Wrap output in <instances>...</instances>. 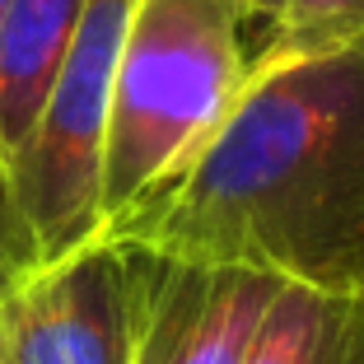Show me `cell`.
<instances>
[{
	"label": "cell",
	"instance_id": "cell-1",
	"mask_svg": "<svg viewBox=\"0 0 364 364\" xmlns=\"http://www.w3.org/2000/svg\"><path fill=\"white\" fill-rule=\"evenodd\" d=\"M98 234L280 285L364 294V38L247 61L225 122Z\"/></svg>",
	"mask_w": 364,
	"mask_h": 364
},
{
	"label": "cell",
	"instance_id": "cell-2",
	"mask_svg": "<svg viewBox=\"0 0 364 364\" xmlns=\"http://www.w3.org/2000/svg\"><path fill=\"white\" fill-rule=\"evenodd\" d=\"M243 0H136L103 136L98 210L117 215L210 136L247 80Z\"/></svg>",
	"mask_w": 364,
	"mask_h": 364
},
{
	"label": "cell",
	"instance_id": "cell-3",
	"mask_svg": "<svg viewBox=\"0 0 364 364\" xmlns=\"http://www.w3.org/2000/svg\"><path fill=\"white\" fill-rule=\"evenodd\" d=\"M136 0H85L70 52L56 70L28 145L10 178L19 234L33 267L75 252L98 234V182H103V136L112 103L122 33Z\"/></svg>",
	"mask_w": 364,
	"mask_h": 364
},
{
	"label": "cell",
	"instance_id": "cell-4",
	"mask_svg": "<svg viewBox=\"0 0 364 364\" xmlns=\"http://www.w3.org/2000/svg\"><path fill=\"white\" fill-rule=\"evenodd\" d=\"M136 247L94 234L0 289L5 364H131Z\"/></svg>",
	"mask_w": 364,
	"mask_h": 364
},
{
	"label": "cell",
	"instance_id": "cell-5",
	"mask_svg": "<svg viewBox=\"0 0 364 364\" xmlns=\"http://www.w3.org/2000/svg\"><path fill=\"white\" fill-rule=\"evenodd\" d=\"M276 294L280 280L262 271L178 262L136 247L131 364H243Z\"/></svg>",
	"mask_w": 364,
	"mask_h": 364
},
{
	"label": "cell",
	"instance_id": "cell-6",
	"mask_svg": "<svg viewBox=\"0 0 364 364\" xmlns=\"http://www.w3.org/2000/svg\"><path fill=\"white\" fill-rule=\"evenodd\" d=\"M85 0H5L0 10V289L33 271L10 178L61 70Z\"/></svg>",
	"mask_w": 364,
	"mask_h": 364
},
{
	"label": "cell",
	"instance_id": "cell-7",
	"mask_svg": "<svg viewBox=\"0 0 364 364\" xmlns=\"http://www.w3.org/2000/svg\"><path fill=\"white\" fill-rule=\"evenodd\" d=\"M243 364H364V294L280 285Z\"/></svg>",
	"mask_w": 364,
	"mask_h": 364
},
{
	"label": "cell",
	"instance_id": "cell-8",
	"mask_svg": "<svg viewBox=\"0 0 364 364\" xmlns=\"http://www.w3.org/2000/svg\"><path fill=\"white\" fill-rule=\"evenodd\" d=\"M364 38V0H280L267 38L252 47V61H289V56L336 52Z\"/></svg>",
	"mask_w": 364,
	"mask_h": 364
},
{
	"label": "cell",
	"instance_id": "cell-9",
	"mask_svg": "<svg viewBox=\"0 0 364 364\" xmlns=\"http://www.w3.org/2000/svg\"><path fill=\"white\" fill-rule=\"evenodd\" d=\"M243 5H247L252 14H257L262 23H267V19H276V10H280V0H243Z\"/></svg>",
	"mask_w": 364,
	"mask_h": 364
},
{
	"label": "cell",
	"instance_id": "cell-10",
	"mask_svg": "<svg viewBox=\"0 0 364 364\" xmlns=\"http://www.w3.org/2000/svg\"><path fill=\"white\" fill-rule=\"evenodd\" d=\"M0 10H5V0H0Z\"/></svg>",
	"mask_w": 364,
	"mask_h": 364
},
{
	"label": "cell",
	"instance_id": "cell-11",
	"mask_svg": "<svg viewBox=\"0 0 364 364\" xmlns=\"http://www.w3.org/2000/svg\"><path fill=\"white\" fill-rule=\"evenodd\" d=\"M0 364H5V360H0Z\"/></svg>",
	"mask_w": 364,
	"mask_h": 364
}]
</instances>
